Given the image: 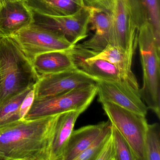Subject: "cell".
<instances>
[{"mask_svg": "<svg viewBox=\"0 0 160 160\" xmlns=\"http://www.w3.org/2000/svg\"><path fill=\"white\" fill-rule=\"evenodd\" d=\"M59 115L0 126V160H50Z\"/></svg>", "mask_w": 160, "mask_h": 160, "instance_id": "cell-1", "label": "cell"}, {"mask_svg": "<svg viewBox=\"0 0 160 160\" xmlns=\"http://www.w3.org/2000/svg\"><path fill=\"white\" fill-rule=\"evenodd\" d=\"M0 106L39 79L31 62L11 37H0Z\"/></svg>", "mask_w": 160, "mask_h": 160, "instance_id": "cell-2", "label": "cell"}, {"mask_svg": "<svg viewBox=\"0 0 160 160\" xmlns=\"http://www.w3.org/2000/svg\"><path fill=\"white\" fill-rule=\"evenodd\" d=\"M138 44L141 57L143 83L141 98L158 118H160V46L148 23L138 29Z\"/></svg>", "mask_w": 160, "mask_h": 160, "instance_id": "cell-3", "label": "cell"}, {"mask_svg": "<svg viewBox=\"0 0 160 160\" xmlns=\"http://www.w3.org/2000/svg\"><path fill=\"white\" fill-rule=\"evenodd\" d=\"M97 94L96 83L47 99H34L25 119L59 115L71 111L83 113Z\"/></svg>", "mask_w": 160, "mask_h": 160, "instance_id": "cell-4", "label": "cell"}, {"mask_svg": "<svg viewBox=\"0 0 160 160\" xmlns=\"http://www.w3.org/2000/svg\"><path fill=\"white\" fill-rule=\"evenodd\" d=\"M101 104L111 124L130 144L137 160H146L145 138L148 124L146 116L111 102H102Z\"/></svg>", "mask_w": 160, "mask_h": 160, "instance_id": "cell-5", "label": "cell"}, {"mask_svg": "<svg viewBox=\"0 0 160 160\" xmlns=\"http://www.w3.org/2000/svg\"><path fill=\"white\" fill-rule=\"evenodd\" d=\"M11 38L30 60L38 54L72 49L76 45L58 33L33 23Z\"/></svg>", "mask_w": 160, "mask_h": 160, "instance_id": "cell-6", "label": "cell"}, {"mask_svg": "<svg viewBox=\"0 0 160 160\" xmlns=\"http://www.w3.org/2000/svg\"><path fill=\"white\" fill-rule=\"evenodd\" d=\"M98 101L109 102L119 106L146 116L148 107L141 98L136 77L117 81L96 82Z\"/></svg>", "mask_w": 160, "mask_h": 160, "instance_id": "cell-7", "label": "cell"}, {"mask_svg": "<svg viewBox=\"0 0 160 160\" xmlns=\"http://www.w3.org/2000/svg\"><path fill=\"white\" fill-rule=\"evenodd\" d=\"M33 13L34 24L62 35L72 44H77L88 36L90 18L88 6L72 15L52 16Z\"/></svg>", "mask_w": 160, "mask_h": 160, "instance_id": "cell-8", "label": "cell"}, {"mask_svg": "<svg viewBox=\"0 0 160 160\" xmlns=\"http://www.w3.org/2000/svg\"><path fill=\"white\" fill-rule=\"evenodd\" d=\"M96 83L95 80L77 69L43 76L34 85V99L50 98Z\"/></svg>", "mask_w": 160, "mask_h": 160, "instance_id": "cell-9", "label": "cell"}, {"mask_svg": "<svg viewBox=\"0 0 160 160\" xmlns=\"http://www.w3.org/2000/svg\"><path fill=\"white\" fill-rule=\"evenodd\" d=\"M111 45L133 55L138 45V30L128 0H113Z\"/></svg>", "mask_w": 160, "mask_h": 160, "instance_id": "cell-10", "label": "cell"}, {"mask_svg": "<svg viewBox=\"0 0 160 160\" xmlns=\"http://www.w3.org/2000/svg\"><path fill=\"white\" fill-rule=\"evenodd\" d=\"M112 1L113 0H105L88 6L90 13L89 24L94 33L88 41L78 45L98 53L111 44Z\"/></svg>", "mask_w": 160, "mask_h": 160, "instance_id": "cell-11", "label": "cell"}, {"mask_svg": "<svg viewBox=\"0 0 160 160\" xmlns=\"http://www.w3.org/2000/svg\"><path fill=\"white\" fill-rule=\"evenodd\" d=\"M75 66L77 70L97 81H117L129 76L115 65L105 60L92 58L95 52L76 44L71 49Z\"/></svg>", "mask_w": 160, "mask_h": 160, "instance_id": "cell-12", "label": "cell"}, {"mask_svg": "<svg viewBox=\"0 0 160 160\" xmlns=\"http://www.w3.org/2000/svg\"><path fill=\"white\" fill-rule=\"evenodd\" d=\"M0 2V37H12L34 23V13L25 2Z\"/></svg>", "mask_w": 160, "mask_h": 160, "instance_id": "cell-13", "label": "cell"}, {"mask_svg": "<svg viewBox=\"0 0 160 160\" xmlns=\"http://www.w3.org/2000/svg\"><path fill=\"white\" fill-rule=\"evenodd\" d=\"M72 49L50 51L34 56L31 62L39 78L43 76L76 69Z\"/></svg>", "mask_w": 160, "mask_h": 160, "instance_id": "cell-14", "label": "cell"}, {"mask_svg": "<svg viewBox=\"0 0 160 160\" xmlns=\"http://www.w3.org/2000/svg\"><path fill=\"white\" fill-rule=\"evenodd\" d=\"M134 21L138 29L148 23L154 32L157 44L160 46V0H128Z\"/></svg>", "mask_w": 160, "mask_h": 160, "instance_id": "cell-15", "label": "cell"}, {"mask_svg": "<svg viewBox=\"0 0 160 160\" xmlns=\"http://www.w3.org/2000/svg\"><path fill=\"white\" fill-rule=\"evenodd\" d=\"M81 113V111H71L59 115L53 136L50 160H62L76 122Z\"/></svg>", "mask_w": 160, "mask_h": 160, "instance_id": "cell-16", "label": "cell"}, {"mask_svg": "<svg viewBox=\"0 0 160 160\" xmlns=\"http://www.w3.org/2000/svg\"><path fill=\"white\" fill-rule=\"evenodd\" d=\"M106 123L107 122H103L98 124L83 126L73 131L62 160H76L96 139Z\"/></svg>", "mask_w": 160, "mask_h": 160, "instance_id": "cell-17", "label": "cell"}, {"mask_svg": "<svg viewBox=\"0 0 160 160\" xmlns=\"http://www.w3.org/2000/svg\"><path fill=\"white\" fill-rule=\"evenodd\" d=\"M25 2L33 13L52 16L72 15L85 6L83 0H26Z\"/></svg>", "mask_w": 160, "mask_h": 160, "instance_id": "cell-18", "label": "cell"}, {"mask_svg": "<svg viewBox=\"0 0 160 160\" xmlns=\"http://www.w3.org/2000/svg\"><path fill=\"white\" fill-rule=\"evenodd\" d=\"M133 55L113 45H108L100 52H95L93 58L105 60L115 65L124 74L129 76H135L132 70V60Z\"/></svg>", "mask_w": 160, "mask_h": 160, "instance_id": "cell-19", "label": "cell"}, {"mask_svg": "<svg viewBox=\"0 0 160 160\" xmlns=\"http://www.w3.org/2000/svg\"><path fill=\"white\" fill-rule=\"evenodd\" d=\"M34 86L13 96L0 106V126L20 119L19 110L21 104Z\"/></svg>", "mask_w": 160, "mask_h": 160, "instance_id": "cell-20", "label": "cell"}, {"mask_svg": "<svg viewBox=\"0 0 160 160\" xmlns=\"http://www.w3.org/2000/svg\"><path fill=\"white\" fill-rule=\"evenodd\" d=\"M146 160H160V126L148 124L145 138Z\"/></svg>", "mask_w": 160, "mask_h": 160, "instance_id": "cell-21", "label": "cell"}, {"mask_svg": "<svg viewBox=\"0 0 160 160\" xmlns=\"http://www.w3.org/2000/svg\"><path fill=\"white\" fill-rule=\"evenodd\" d=\"M111 137L115 151V160H137L127 140L112 124Z\"/></svg>", "mask_w": 160, "mask_h": 160, "instance_id": "cell-22", "label": "cell"}, {"mask_svg": "<svg viewBox=\"0 0 160 160\" xmlns=\"http://www.w3.org/2000/svg\"><path fill=\"white\" fill-rule=\"evenodd\" d=\"M111 126V122L108 120L99 136L89 147L76 158V160H95L103 146L110 137Z\"/></svg>", "mask_w": 160, "mask_h": 160, "instance_id": "cell-23", "label": "cell"}, {"mask_svg": "<svg viewBox=\"0 0 160 160\" xmlns=\"http://www.w3.org/2000/svg\"><path fill=\"white\" fill-rule=\"evenodd\" d=\"M95 160H115V151L111 134L98 153Z\"/></svg>", "mask_w": 160, "mask_h": 160, "instance_id": "cell-24", "label": "cell"}, {"mask_svg": "<svg viewBox=\"0 0 160 160\" xmlns=\"http://www.w3.org/2000/svg\"><path fill=\"white\" fill-rule=\"evenodd\" d=\"M34 100V88L29 92L23 100L19 110L20 119H24L30 109Z\"/></svg>", "mask_w": 160, "mask_h": 160, "instance_id": "cell-25", "label": "cell"}, {"mask_svg": "<svg viewBox=\"0 0 160 160\" xmlns=\"http://www.w3.org/2000/svg\"><path fill=\"white\" fill-rule=\"evenodd\" d=\"M85 6H91L105 0H83Z\"/></svg>", "mask_w": 160, "mask_h": 160, "instance_id": "cell-26", "label": "cell"}, {"mask_svg": "<svg viewBox=\"0 0 160 160\" xmlns=\"http://www.w3.org/2000/svg\"><path fill=\"white\" fill-rule=\"evenodd\" d=\"M26 0H0V2L3 1H22L25 2Z\"/></svg>", "mask_w": 160, "mask_h": 160, "instance_id": "cell-27", "label": "cell"}, {"mask_svg": "<svg viewBox=\"0 0 160 160\" xmlns=\"http://www.w3.org/2000/svg\"><path fill=\"white\" fill-rule=\"evenodd\" d=\"M1 88H2V79H1V74H0V92H1Z\"/></svg>", "mask_w": 160, "mask_h": 160, "instance_id": "cell-28", "label": "cell"}, {"mask_svg": "<svg viewBox=\"0 0 160 160\" xmlns=\"http://www.w3.org/2000/svg\"><path fill=\"white\" fill-rule=\"evenodd\" d=\"M0 4H1V2H0Z\"/></svg>", "mask_w": 160, "mask_h": 160, "instance_id": "cell-29", "label": "cell"}]
</instances>
